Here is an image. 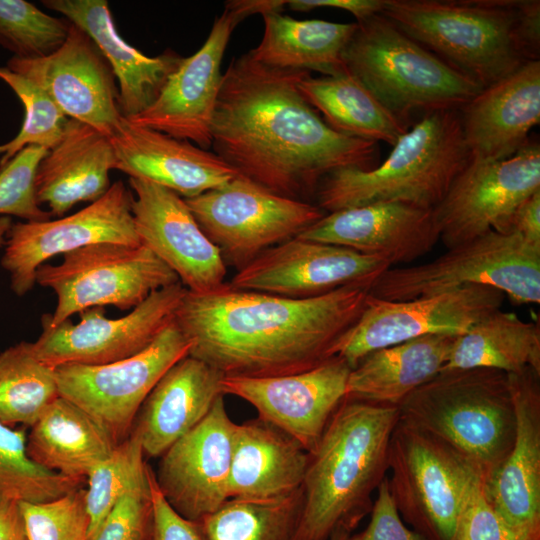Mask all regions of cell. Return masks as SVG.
<instances>
[{"label":"cell","instance_id":"6da1fadb","mask_svg":"<svg viewBox=\"0 0 540 540\" xmlns=\"http://www.w3.org/2000/svg\"><path fill=\"white\" fill-rule=\"evenodd\" d=\"M310 72L274 68L250 52L222 74L211 123V148L239 175L283 197L316 194L343 168L378 165V143L338 133L298 88Z\"/></svg>","mask_w":540,"mask_h":540},{"label":"cell","instance_id":"7a4b0ae2","mask_svg":"<svg viewBox=\"0 0 540 540\" xmlns=\"http://www.w3.org/2000/svg\"><path fill=\"white\" fill-rule=\"evenodd\" d=\"M372 283L339 287L295 299L233 289L186 290L175 323L188 341V355L224 377L295 374L333 357L332 349L356 322Z\"/></svg>","mask_w":540,"mask_h":540},{"label":"cell","instance_id":"3957f363","mask_svg":"<svg viewBox=\"0 0 540 540\" xmlns=\"http://www.w3.org/2000/svg\"><path fill=\"white\" fill-rule=\"evenodd\" d=\"M381 14L482 88L539 60L531 0H383Z\"/></svg>","mask_w":540,"mask_h":540},{"label":"cell","instance_id":"277c9868","mask_svg":"<svg viewBox=\"0 0 540 540\" xmlns=\"http://www.w3.org/2000/svg\"><path fill=\"white\" fill-rule=\"evenodd\" d=\"M397 407L345 399L308 453L296 540H329L352 533L372 509V494L388 471Z\"/></svg>","mask_w":540,"mask_h":540},{"label":"cell","instance_id":"5b68a950","mask_svg":"<svg viewBox=\"0 0 540 540\" xmlns=\"http://www.w3.org/2000/svg\"><path fill=\"white\" fill-rule=\"evenodd\" d=\"M392 147L372 169L343 168L326 176L317 206L325 213L383 202L434 209L470 159L459 110L424 114Z\"/></svg>","mask_w":540,"mask_h":540},{"label":"cell","instance_id":"8992f818","mask_svg":"<svg viewBox=\"0 0 540 540\" xmlns=\"http://www.w3.org/2000/svg\"><path fill=\"white\" fill-rule=\"evenodd\" d=\"M399 420L448 444L488 483L509 455L516 412L508 373L491 368L444 370L398 407Z\"/></svg>","mask_w":540,"mask_h":540},{"label":"cell","instance_id":"52a82bcc","mask_svg":"<svg viewBox=\"0 0 540 540\" xmlns=\"http://www.w3.org/2000/svg\"><path fill=\"white\" fill-rule=\"evenodd\" d=\"M356 23L344 69L406 127L414 113L460 110L483 89L381 13Z\"/></svg>","mask_w":540,"mask_h":540},{"label":"cell","instance_id":"ba28073f","mask_svg":"<svg viewBox=\"0 0 540 540\" xmlns=\"http://www.w3.org/2000/svg\"><path fill=\"white\" fill-rule=\"evenodd\" d=\"M467 285L494 287L517 304H538L540 246L516 232L490 231L448 248L429 262L388 268L375 280L370 294L402 301Z\"/></svg>","mask_w":540,"mask_h":540},{"label":"cell","instance_id":"9c48e42d","mask_svg":"<svg viewBox=\"0 0 540 540\" xmlns=\"http://www.w3.org/2000/svg\"><path fill=\"white\" fill-rule=\"evenodd\" d=\"M178 282L174 271L141 244H92L35 272V283L53 290L57 298L54 312L41 318L52 326L92 307L132 310L153 292Z\"/></svg>","mask_w":540,"mask_h":540},{"label":"cell","instance_id":"30bf717a","mask_svg":"<svg viewBox=\"0 0 540 540\" xmlns=\"http://www.w3.org/2000/svg\"><path fill=\"white\" fill-rule=\"evenodd\" d=\"M388 470L389 491L403 522L429 540H452L478 469L442 440L398 419Z\"/></svg>","mask_w":540,"mask_h":540},{"label":"cell","instance_id":"8fae6325","mask_svg":"<svg viewBox=\"0 0 540 540\" xmlns=\"http://www.w3.org/2000/svg\"><path fill=\"white\" fill-rule=\"evenodd\" d=\"M184 200L224 262L238 269L299 236L326 214L317 205L280 196L239 174Z\"/></svg>","mask_w":540,"mask_h":540},{"label":"cell","instance_id":"7c38bea8","mask_svg":"<svg viewBox=\"0 0 540 540\" xmlns=\"http://www.w3.org/2000/svg\"><path fill=\"white\" fill-rule=\"evenodd\" d=\"M505 294L487 285H467L409 300L368 295L356 322L340 337L332 356L351 368L367 354L426 335L461 336L501 308Z\"/></svg>","mask_w":540,"mask_h":540},{"label":"cell","instance_id":"4fadbf2b","mask_svg":"<svg viewBox=\"0 0 540 540\" xmlns=\"http://www.w3.org/2000/svg\"><path fill=\"white\" fill-rule=\"evenodd\" d=\"M190 345L175 321L141 352L103 365L63 364L54 367L59 396L92 417L118 444L144 400Z\"/></svg>","mask_w":540,"mask_h":540},{"label":"cell","instance_id":"5bb4252c","mask_svg":"<svg viewBox=\"0 0 540 540\" xmlns=\"http://www.w3.org/2000/svg\"><path fill=\"white\" fill-rule=\"evenodd\" d=\"M540 190V146L529 141L509 158L470 157L442 201L433 209L447 248L490 231L511 233L519 205Z\"/></svg>","mask_w":540,"mask_h":540},{"label":"cell","instance_id":"9a60e30c","mask_svg":"<svg viewBox=\"0 0 540 540\" xmlns=\"http://www.w3.org/2000/svg\"><path fill=\"white\" fill-rule=\"evenodd\" d=\"M131 205L132 192L119 180L74 214L12 223L1 258L12 291L17 296L28 293L36 284L37 268L57 255L97 243L139 245Z\"/></svg>","mask_w":540,"mask_h":540},{"label":"cell","instance_id":"2e32d148","mask_svg":"<svg viewBox=\"0 0 540 540\" xmlns=\"http://www.w3.org/2000/svg\"><path fill=\"white\" fill-rule=\"evenodd\" d=\"M186 288L176 283L153 292L120 318L105 316L103 307L80 312L77 323L66 319L50 325L32 347L37 357L54 368L63 364L103 365L129 358L147 348L175 320Z\"/></svg>","mask_w":540,"mask_h":540},{"label":"cell","instance_id":"e0dca14e","mask_svg":"<svg viewBox=\"0 0 540 540\" xmlns=\"http://www.w3.org/2000/svg\"><path fill=\"white\" fill-rule=\"evenodd\" d=\"M390 267L377 256L294 237L238 269L229 285L237 290L303 299L349 284H373Z\"/></svg>","mask_w":540,"mask_h":540},{"label":"cell","instance_id":"ac0fdd59","mask_svg":"<svg viewBox=\"0 0 540 540\" xmlns=\"http://www.w3.org/2000/svg\"><path fill=\"white\" fill-rule=\"evenodd\" d=\"M350 365L333 356L303 372L270 377H224L222 391L251 404L258 417L294 438L308 453L346 399Z\"/></svg>","mask_w":540,"mask_h":540},{"label":"cell","instance_id":"d6986e66","mask_svg":"<svg viewBox=\"0 0 540 540\" xmlns=\"http://www.w3.org/2000/svg\"><path fill=\"white\" fill-rule=\"evenodd\" d=\"M129 186L140 244L174 271L188 291L203 294L222 288L226 263L184 198L142 179L129 178Z\"/></svg>","mask_w":540,"mask_h":540},{"label":"cell","instance_id":"ffe728a7","mask_svg":"<svg viewBox=\"0 0 540 540\" xmlns=\"http://www.w3.org/2000/svg\"><path fill=\"white\" fill-rule=\"evenodd\" d=\"M6 67L38 85L69 118L111 136L122 117L114 73L93 40L71 23L64 43L34 59L11 57Z\"/></svg>","mask_w":540,"mask_h":540},{"label":"cell","instance_id":"44dd1931","mask_svg":"<svg viewBox=\"0 0 540 540\" xmlns=\"http://www.w3.org/2000/svg\"><path fill=\"white\" fill-rule=\"evenodd\" d=\"M235 425L220 396L206 417L161 456L154 473L157 486L183 518L197 522L229 499Z\"/></svg>","mask_w":540,"mask_h":540},{"label":"cell","instance_id":"7402d4cb","mask_svg":"<svg viewBox=\"0 0 540 540\" xmlns=\"http://www.w3.org/2000/svg\"><path fill=\"white\" fill-rule=\"evenodd\" d=\"M242 20L225 5L202 47L183 58L157 99L126 119L202 149L211 148V123L222 80L220 66L232 31Z\"/></svg>","mask_w":540,"mask_h":540},{"label":"cell","instance_id":"603a6c76","mask_svg":"<svg viewBox=\"0 0 540 540\" xmlns=\"http://www.w3.org/2000/svg\"><path fill=\"white\" fill-rule=\"evenodd\" d=\"M516 412L513 447L485 483L491 505L518 540H540V373H509Z\"/></svg>","mask_w":540,"mask_h":540},{"label":"cell","instance_id":"cb8c5ba5","mask_svg":"<svg viewBox=\"0 0 540 540\" xmlns=\"http://www.w3.org/2000/svg\"><path fill=\"white\" fill-rule=\"evenodd\" d=\"M297 237L377 256L390 266L424 256L440 240L433 209L400 202L326 213Z\"/></svg>","mask_w":540,"mask_h":540},{"label":"cell","instance_id":"d4e9b609","mask_svg":"<svg viewBox=\"0 0 540 540\" xmlns=\"http://www.w3.org/2000/svg\"><path fill=\"white\" fill-rule=\"evenodd\" d=\"M110 140L115 167L129 176L192 198L224 185L238 173L214 152L121 117Z\"/></svg>","mask_w":540,"mask_h":540},{"label":"cell","instance_id":"484cf974","mask_svg":"<svg viewBox=\"0 0 540 540\" xmlns=\"http://www.w3.org/2000/svg\"><path fill=\"white\" fill-rule=\"evenodd\" d=\"M459 116L470 157L502 160L514 155L540 122V61H529L483 88Z\"/></svg>","mask_w":540,"mask_h":540},{"label":"cell","instance_id":"4316f807","mask_svg":"<svg viewBox=\"0 0 540 540\" xmlns=\"http://www.w3.org/2000/svg\"><path fill=\"white\" fill-rule=\"evenodd\" d=\"M96 44L119 83V111L124 118L138 115L159 96L183 57L167 50L148 57L125 42L117 32L105 0H44Z\"/></svg>","mask_w":540,"mask_h":540},{"label":"cell","instance_id":"83f0119b","mask_svg":"<svg viewBox=\"0 0 540 540\" xmlns=\"http://www.w3.org/2000/svg\"><path fill=\"white\" fill-rule=\"evenodd\" d=\"M224 376L187 355L160 378L141 405L130 433L147 457H161L210 412L222 391Z\"/></svg>","mask_w":540,"mask_h":540},{"label":"cell","instance_id":"f1b7e54d","mask_svg":"<svg viewBox=\"0 0 540 540\" xmlns=\"http://www.w3.org/2000/svg\"><path fill=\"white\" fill-rule=\"evenodd\" d=\"M115 167L110 137L83 122L69 119L60 141L41 159L35 176L40 205L62 217L79 202H94L110 187Z\"/></svg>","mask_w":540,"mask_h":540},{"label":"cell","instance_id":"f546056e","mask_svg":"<svg viewBox=\"0 0 540 540\" xmlns=\"http://www.w3.org/2000/svg\"><path fill=\"white\" fill-rule=\"evenodd\" d=\"M308 452L291 436L260 419L236 424L229 498L274 499L302 487Z\"/></svg>","mask_w":540,"mask_h":540},{"label":"cell","instance_id":"4dcf8cb0","mask_svg":"<svg viewBox=\"0 0 540 540\" xmlns=\"http://www.w3.org/2000/svg\"><path fill=\"white\" fill-rule=\"evenodd\" d=\"M457 337L426 335L367 354L351 369L346 398L398 408L442 371Z\"/></svg>","mask_w":540,"mask_h":540},{"label":"cell","instance_id":"1f68e13d","mask_svg":"<svg viewBox=\"0 0 540 540\" xmlns=\"http://www.w3.org/2000/svg\"><path fill=\"white\" fill-rule=\"evenodd\" d=\"M117 443L85 411L59 396L31 426L28 457L40 467L82 482Z\"/></svg>","mask_w":540,"mask_h":540},{"label":"cell","instance_id":"d6a6232c","mask_svg":"<svg viewBox=\"0 0 540 540\" xmlns=\"http://www.w3.org/2000/svg\"><path fill=\"white\" fill-rule=\"evenodd\" d=\"M264 33L252 57L267 66L289 70H311L321 75L344 71L343 51L357 23L297 20L278 12L263 15Z\"/></svg>","mask_w":540,"mask_h":540},{"label":"cell","instance_id":"836d02e7","mask_svg":"<svg viewBox=\"0 0 540 540\" xmlns=\"http://www.w3.org/2000/svg\"><path fill=\"white\" fill-rule=\"evenodd\" d=\"M298 88L326 124L343 135L393 146L409 129L345 69L319 77L309 73Z\"/></svg>","mask_w":540,"mask_h":540},{"label":"cell","instance_id":"e575fe53","mask_svg":"<svg viewBox=\"0 0 540 540\" xmlns=\"http://www.w3.org/2000/svg\"><path fill=\"white\" fill-rule=\"evenodd\" d=\"M491 368L540 373V326L501 309L488 314L458 336L442 371Z\"/></svg>","mask_w":540,"mask_h":540},{"label":"cell","instance_id":"d590c367","mask_svg":"<svg viewBox=\"0 0 540 540\" xmlns=\"http://www.w3.org/2000/svg\"><path fill=\"white\" fill-rule=\"evenodd\" d=\"M302 487L274 499L229 498L195 522L202 540H296Z\"/></svg>","mask_w":540,"mask_h":540},{"label":"cell","instance_id":"8d00e7d4","mask_svg":"<svg viewBox=\"0 0 540 540\" xmlns=\"http://www.w3.org/2000/svg\"><path fill=\"white\" fill-rule=\"evenodd\" d=\"M59 397L54 368L22 341L0 353V422L32 426Z\"/></svg>","mask_w":540,"mask_h":540},{"label":"cell","instance_id":"74e56055","mask_svg":"<svg viewBox=\"0 0 540 540\" xmlns=\"http://www.w3.org/2000/svg\"><path fill=\"white\" fill-rule=\"evenodd\" d=\"M27 435L0 422V504L44 503L80 487L81 482L44 469L26 452Z\"/></svg>","mask_w":540,"mask_h":540},{"label":"cell","instance_id":"f35d334b","mask_svg":"<svg viewBox=\"0 0 540 540\" xmlns=\"http://www.w3.org/2000/svg\"><path fill=\"white\" fill-rule=\"evenodd\" d=\"M137 437L130 433L98 463L87 477L85 489L90 526L87 540H93L101 523L119 499L143 480L149 471Z\"/></svg>","mask_w":540,"mask_h":540},{"label":"cell","instance_id":"ab89813d","mask_svg":"<svg viewBox=\"0 0 540 540\" xmlns=\"http://www.w3.org/2000/svg\"><path fill=\"white\" fill-rule=\"evenodd\" d=\"M0 79L17 95L24 106V120L18 134L0 145V171L23 149L37 146L52 149L63 136L69 118L54 101L31 80L6 66H0Z\"/></svg>","mask_w":540,"mask_h":540},{"label":"cell","instance_id":"60d3db41","mask_svg":"<svg viewBox=\"0 0 540 540\" xmlns=\"http://www.w3.org/2000/svg\"><path fill=\"white\" fill-rule=\"evenodd\" d=\"M71 22L44 13L25 0H0V45L12 57L34 59L55 52Z\"/></svg>","mask_w":540,"mask_h":540},{"label":"cell","instance_id":"b9f144b4","mask_svg":"<svg viewBox=\"0 0 540 540\" xmlns=\"http://www.w3.org/2000/svg\"><path fill=\"white\" fill-rule=\"evenodd\" d=\"M27 540H87L90 518L85 489L44 503H19Z\"/></svg>","mask_w":540,"mask_h":540},{"label":"cell","instance_id":"7bdbcfd3","mask_svg":"<svg viewBox=\"0 0 540 540\" xmlns=\"http://www.w3.org/2000/svg\"><path fill=\"white\" fill-rule=\"evenodd\" d=\"M48 150L29 146L19 152L0 171V214L14 215L24 221H45L52 215L37 201L35 176Z\"/></svg>","mask_w":540,"mask_h":540},{"label":"cell","instance_id":"ee69618b","mask_svg":"<svg viewBox=\"0 0 540 540\" xmlns=\"http://www.w3.org/2000/svg\"><path fill=\"white\" fill-rule=\"evenodd\" d=\"M151 474L129 489L101 523L93 540H149L153 502Z\"/></svg>","mask_w":540,"mask_h":540},{"label":"cell","instance_id":"f6af8a7d","mask_svg":"<svg viewBox=\"0 0 540 540\" xmlns=\"http://www.w3.org/2000/svg\"><path fill=\"white\" fill-rule=\"evenodd\" d=\"M452 540H518L488 500L480 472L468 484Z\"/></svg>","mask_w":540,"mask_h":540},{"label":"cell","instance_id":"bcb514c9","mask_svg":"<svg viewBox=\"0 0 540 540\" xmlns=\"http://www.w3.org/2000/svg\"><path fill=\"white\" fill-rule=\"evenodd\" d=\"M368 525L361 532L350 535L349 540H429L408 528L401 519L392 500L388 477L377 488Z\"/></svg>","mask_w":540,"mask_h":540},{"label":"cell","instance_id":"7dc6e473","mask_svg":"<svg viewBox=\"0 0 540 540\" xmlns=\"http://www.w3.org/2000/svg\"><path fill=\"white\" fill-rule=\"evenodd\" d=\"M153 520L149 540H202L195 522L180 516L160 492L151 474Z\"/></svg>","mask_w":540,"mask_h":540},{"label":"cell","instance_id":"c3c4849f","mask_svg":"<svg viewBox=\"0 0 540 540\" xmlns=\"http://www.w3.org/2000/svg\"><path fill=\"white\" fill-rule=\"evenodd\" d=\"M290 9L308 12L316 8H336L353 14L357 22L374 14L381 13L383 0H291Z\"/></svg>","mask_w":540,"mask_h":540},{"label":"cell","instance_id":"681fc988","mask_svg":"<svg viewBox=\"0 0 540 540\" xmlns=\"http://www.w3.org/2000/svg\"><path fill=\"white\" fill-rule=\"evenodd\" d=\"M512 232L521 235L527 242L540 246V190L525 199L517 208Z\"/></svg>","mask_w":540,"mask_h":540},{"label":"cell","instance_id":"f907efd6","mask_svg":"<svg viewBox=\"0 0 540 540\" xmlns=\"http://www.w3.org/2000/svg\"><path fill=\"white\" fill-rule=\"evenodd\" d=\"M0 540H27L19 502L0 504Z\"/></svg>","mask_w":540,"mask_h":540},{"label":"cell","instance_id":"816d5d0a","mask_svg":"<svg viewBox=\"0 0 540 540\" xmlns=\"http://www.w3.org/2000/svg\"><path fill=\"white\" fill-rule=\"evenodd\" d=\"M287 1L283 0H231L225 2V5L235 10L243 19L253 14H261L283 11Z\"/></svg>","mask_w":540,"mask_h":540},{"label":"cell","instance_id":"f5cc1de1","mask_svg":"<svg viewBox=\"0 0 540 540\" xmlns=\"http://www.w3.org/2000/svg\"><path fill=\"white\" fill-rule=\"evenodd\" d=\"M11 224L8 217L0 218V247L5 244L6 235Z\"/></svg>","mask_w":540,"mask_h":540},{"label":"cell","instance_id":"db71d44e","mask_svg":"<svg viewBox=\"0 0 540 540\" xmlns=\"http://www.w3.org/2000/svg\"><path fill=\"white\" fill-rule=\"evenodd\" d=\"M350 535L351 532L343 528H338L333 532L329 540H349Z\"/></svg>","mask_w":540,"mask_h":540}]
</instances>
